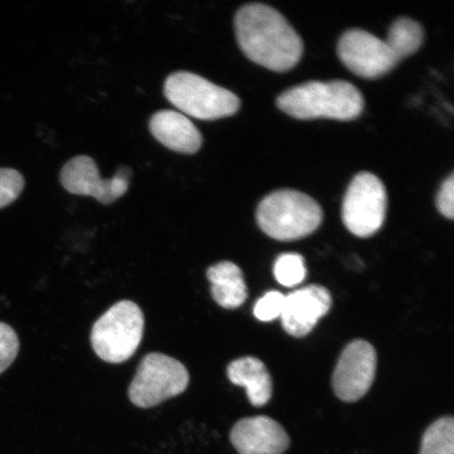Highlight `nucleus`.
<instances>
[{
    "label": "nucleus",
    "mask_w": 454,
    "mask_h": 454,
    "mask_svg": "<svg viewBox=\"0 0 454 454\" xmlns=\"http://www.w3.org/2000/svg\"><path fill=\"white\" fill-rule=\"evenodd\" d=\"M235 32L242 52L266 69L291 71L302 57V39L286 17L270 5H243L235 17Z\"/></svg>",
    "instance_id": "f257e3e1"
},
{
    "label": "nucleus",
    "mask_w": 454,
    "mask_h": 454,
    "mask_svg": "<svg viewBox=\"0 0 454 454\" xmlns=\"http://www.w3.org/2000/svg\"><path fill=\"white\" fill-rule=\"evenodd\" d=\"M277 106L300 121L326 118L350 121L364 110V98L348 82H309L284 90Z\"/></svg>",
    "instance_id": "f03ea898"
},
{
    "label": "nucleus",
    "mask_w": 454,
    "mask_h": 454,
    "mask_svg": "<svg viewBox=\"0 0 454 454\" xmlns=\"http://www.w3.org/2000/svg\"><path fill=\"white\" fill-rule=\"evenodd\" d=\"M257 223L272 239L294 241L302 239L317 230L323 211L311 197L294 190H279L260 202Z\"/></svg>",
    "instance_id": "7ed1b4c3"
},
{
    "label": "nucleus",
    "mask_w": 454,
    "mask_h": 454,
    "mask_svg": "<svg viewBox=\"0 0 454 454\" xmlns=\"http://www.w3.org/2000/svg\"><path fill=\"white\" fill-rule=\"evenodd\" d=\"M164 96L178 110L199 121H217L235 115L240 99L231 90L190 72L170 74L164 82Z\"/></svg>",
    "instance_id": "20e7f679"
},
{
    "label": "nucleus",
    "mask_w": 454,
    "mask_h": 454,
    "mask_svg": "<svg viewBox=\"0 0 454 454\" xmlns=\"http://www.w3.org/2000/svg\"><path fill=\"white\" fill-rule=\"evenodd\" d=\"M145 331V317L132 301H121L96 321L90 342L100 359L119 364L132 357Z\"/></svg>",
    "instance_id": "39448f33"
},
{
    "label": "nucleus",
    "mask_w": 454,
    "mask_h": 454,
    "mask_svg": "<svg viewBox=\"0 0 454 454\" xmlns=\"http://www.w3.org/2000/svg\"><path fill=\"white\" fill-rule=\"evenodd\" d=\"M190 383L187 369L166 355L145 356L129 388V400L140 408H152L183 394Z\"/></svg>",
    "instance_id": "423d86ee"
},
{
    "label": "nucleus",
    "mask_w": 454,
    "mask_h": 454,
    "mask_svg": "<svg viewBox=\"0 0 454 454\" xmlns=\"http://www.w3.org/2000/svg\"><path fill=\"white\" fill-rule=\"evenodd\" d=\"M387 209V192L376 175L362 172L351 181L344 196L342 220L351 234L368 238L381 229Z\"/></svg>",
    "instance_id": "0eeeda50"
},
{
    "label": "nucleus",
    "mask_w": 454,
    "mask_h": 454,
    "mask_svg": "<svg viewBox=\"0 0 454 454\" xmlns=\"http://www.w3.org/2000/svg\"><path fill=\"white\" fill-rule=\"evenodd\" d=\"M338 56L349 71L365 79L387 75L401 61L387 42L361 28H350L340 36Z\"/></svg>",
    "instance_id": "6e6552de"
},
{
    "label": "nucleus",
    "mask_w": 454,
    "mask_h": 454,
    "mask_svg": "<svg viewBox=\"0 0 454 454\" xmlns=\"http://www.w3.org/2000/svg\"><path fill=\"white\" fill-rule=\"evenodd\" d=\"M132 176V169L121 167L112 179H102L94 159L77 156L62 168L60 181L71 194L90 196L107 206L126 194Z\"/></svg>",
    "instance_id": "1a4fd4ad"
},
{
    "label": "nucleus",
    "mask_w": 454,
    "mask_h": 454,
    "mask_svg": "<svg viewBox=\"0 0 454 454\" xmlns=\"http://www.w3.org/2000/svg\"><path fill=\"white\" fill-rule=\"evenodd\" d=\"M377 351L364 340H356L343 350L333 376V388L340 400L356 402L372 387L377 371Z\"/></svg>",
    "instance_id": "9d476101"
},
{
    "label": "nucleus",
    "mask_w": 454,
    "mask_h": 454,
    "mask_svg": "<svg viewBox=\"0 0 454 454\" xmlns=\"http://www.w3.org/2000/svg\"><path fill=\"white\" fill-rule=\"evenodd\" d=\"M332 305V294L322 286H309L289 294L280 316L284 331L293 337L308 336Z\"/></svg>",
    "instance_id": "9b49d317"
},
{
    "label": "nucleus",
    "mask_w": 454,
    "mask_h": 454,
    "mask_svg": "<svg viewBox=\"0 0 454 454\" xmlns=\"http://www.w3.org/2000/svg\"><path fill=\"white\" fill-rule=\"evenodd\" d=\"M230 436L239 454H283L291 444L282 426L264 416L240 419Z\"/></svg>",
    "instance_id": "f8f14e48"
},
{
    "label": "nucleus",
    "mask_w": 454,
    "mask_h": 454,
    "mask_svg": "<svg viewBox=\"0 0 454 454\" xmlns=\"http://www.w3.org/2000/svg\"><path fill=\"white\" fill-rule=\"evenodd\" d=\"M150 130L161 145L181 154H196L202 145L200 130L184 114L176 111L154 114L150 121Z\"/></svg>",
    "instance_id": "ddd939ff"
},
{
    "label": "nucleus",
    "mask_w": 454,
    "mask_h": 454,
    "mask_svg": "<svg viewBox=\"0 0 454 454\" xmlns=\"http://www.w3.org/2000/svg\"><path fill=\"white\" fill-rule=\"evenodd\" d=\"M232 384L247 388L249 402L255 407L268 404L272 395V381L268 367L257 357L244 356L227 367Z\"/></svg>",
    "instance_id": "4468645a"
},
{
    "label": "nucleus",
    "mask_w": 454,
    "mask_h": 454,
    "mask_svg": "<svg viewBox=\"0 0 454 454\" xmlns=\"http://www.w3.org/2000/svg\"><path fill=\"white\" fill-rule=\"evenodd\" d=\"M207 275L212 284V296L221 308L235 309L246 302L247 287L239 266L223 261L211 266Z\"/></svg>",
    "instance_id": "2eb2a0df"
},
{
    "label": "nucleus",
    "mask_w": 454,
    "mask_h": 454,
    "mask_svg": "<svg viewBox=\"0 0 454 454\" xmlns=\"http://www.w3.org/2000/svg\"><path fill=\"white\" fill-rule=\"evenodd\" d=\"M386 42L403 60L422 47L424 28L416 20L408 17H400L390 26Z\"/></svg>",
    "instance_id": "dca6fc26"
},
{
    "label": "nucleus",
    "mask_w": 454,
    "mask_h": 454,
    "mask_svg": "<svg viewBox=\"0 0 454 454\" xmlns=\"http://www.w3.org/2000/svg\"><path fill=\"white\" fill-rule=\"evenodd\" d=\"M419 454H454V419L444 417L426 430Z\"/></svg>",
    "instance_id": "f3484780"
},
{
    "label": "nucleus",
    "mask_w": 454,
    "mask_h": 454,
    "mask_svg": "<svg viewBox=\"0 0 454 454\" xmlns=\"http://www.w3.org/2000/svg\"><path fill=\"white\" fill-rule=\"evenodd\" d=\"M305 261L299 254H283L274 266L276 280L283 286L294 287L302 283L306 277Z\"/></svg>",
    "instance_id": "a211bd4d"
},
{
    "label": "nucleus",
    "mask_w": 454,
    "mask_h": 454,
    "mask_svg": "<svg viewBox=\"0 0 454 454\" xmlns=\"http://www.w3.org/2000/svg\"><path fill=\"white\" fill-rule=\"evenodd\" d=\"M25 187L22 175L12 168H0V208L10 206Z\"/></svg>",
    "instance_id": "6ab92c4d"
},
{
    "label": "nucleus",
    "mask_w": 454,
    "mask_h": 454,
    "mask_svg": "<svg viewBox=\"0 0 454 454\" xmlns=\"http://www.w3.org/2000/svg\"><path fill=\"white\" fill-rule=\"evenodd\" d=\"M20 350V340L12 327L0 322V373L9 368Z\"/></svg>",
    "instance_id": "aec40b11"
},
{
    "label": "nucleus",
    "mask_w": 454,
    "mask_h": 454,
    "mask_svg": "<svg viewBox=\"0 0 454 454\" xmlns=\"http://www.w3.org/2000/svg\"><path fill=\"white\" fill-rule=\"evenodd\" d=\"M286 296L279 292H270L261 298L254 306V314L258 320L270 322L282 314Z\"/></svg>",
    "instance_id": "412c9836"
},
{
    "label": "nucleus",
    "mask_w": 454,
    "mask_h": 454,
    "mask_svg": "<svg viewBox=\"0 0 454 454\" xmlns=\"http://www.w3.org/2000/svg\"><path fill=\"white\" fill-rule=\"evenodd\" d=\"M436 207L444 217L453 220L454 218V175L451 174L442 183L436 198Z\"/></svg>",
    "instance_id": "4be33fe9"
}]
</instances>
